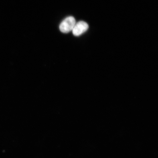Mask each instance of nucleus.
Listing matches in <instances>:
<instances>
[{
    "label": "nucleus",
    "instance_id": "nucleus-1",
    "mask_svg": "<svg viewBox=\"0 0 158 158\" xmlns=\"http://www.w3.org/2000/svg\"><path fill=\"white\" fill-rule=\"evenodd\" d=\"M76 22L74 18L72 16L67 17L59 26V29L61 32L64 33H68L72 31Z\"/></svg>",
    "mask_w": 158,
    "mask_h": 158
},
{
    "label": "nucleus",
    "instance_id": "nucleus-2",
    "mask_svg": "<svg viewBox=\"0 0 158 158\" xmlns=\"http://www.w3.org/2000/svg\"><path fill=\"white\" fill-rule=\"evenodd\" d=\"M89 25L84 21H80L76 23L72 30L73 34L75 36H78L83 34L88 30Z\"/></svg>",
    "mask_w": 158,
    "mask_h": 158
}]
</instances>
